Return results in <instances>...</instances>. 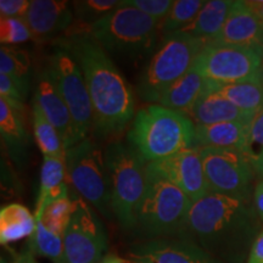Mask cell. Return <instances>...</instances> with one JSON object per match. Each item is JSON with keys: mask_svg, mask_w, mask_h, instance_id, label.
Wrapping results in <instances>:
<instances>
[{"mask_svg": "<svg viewBox=\"0 0 263 263\" xmlns=\"http://www.w3.org/2000/svg\"><path fill=\"white\" fill-rule=\"evenodd\" d=\"M49 70L70 110L74 128L76 144L87 139L94 126V110L84 76L77 61L60 47L49 58Z\"/></svg>", "mask_w": 263, "mask_h": 263, "instance_id": "cell-10", "label": "cell"}, {"mask_svg": "<svg viewBox=\"0 0 263 263\" xmlns=\"http://www.w3.org/2000/svg\"><path fill=\"white\" fill-rule=\"evenodd\" d=\"M159 22L127 2L91 25L88 33L107 52L137 58L154 48Z\"/></svg>", "mask_w": 263, "mask_h": 263, "instance_id": "cell-7", "label": "cell"}, {"mask_svg": "<svg viewBox=\"0 0 263 263\" xmlns=\"http://www.w3.org/2000/svg\"><path fill=\"white\" fill-rule=\"evenodd\" d=\"M262 65V47L207 44L196 57L193 68L206 81L229 84L251 77Z\"/></svg>", "mask_w": 263, "mask_h": 263, "instance_id": "cell-11", "label": "cell"}, {"mask_svg": "<svg viewBox=\"0 0 263 263\" xmlns=\"http://www.w3.org/2000/svg\"><path fill=\"white\" fill-rule=\"evenodd\" d=\"M161 173L195 202L210 193L199 147L194 146L167 159L151 162Z\"/></svg>", "mask_w": 263, "mask_h": 263, "instance_id": "cell-14", "label": "cell"}, {"mask_svg": "<svg viewBox=\"0 0 263 263\" xmlns=\"http://www.w3.org/2000/svg\"><path fill=\"white\" fill-rule=\"evenodd\" d=\"M205 83V78L192 67V70L164 90L159 105L188 116L197 99L202 94Z\"/></svg>", "mask_w": 263, "mask_h": 263, "instance_id": "cell-23", "label": "cell"}, {"mask_svg": "<svg viewBox=\"0 0 263 263\" xmlns=\"http://www.w3.org/2000/svg\"><path fill=\"white\" fill-rule=\"evenodd\" d=\"M29 84L0 73V98L5 99L10 105L25 112V100L28 93Z\"/></svg>", "mask_w": 263, "mask_h": 263, "instance_id": "cell-34", "label": "cell"}, {"mask_svg": "<svg viewBox=\"0 0 263 263\" xmlns=\"http://www.w3.org/2000/svg\"><path fill=\"white\" fill-rule=\"evenodd\" d=\"M0 263H10V262L4 257V256H2V261H0Z\"/></svg>", "mask_w": 263, "mask_h": 263, "instance_id": "cell-41", "label": "cell"}, {"mask_svg": "<svg viewBox=\"0 0 263 263\" xmlns=\"http://www.w3.org/2000/svg\"><path fill=\"white\" fill-rule=\"evenodd\" d=\"M31 2L27 0H2L0 2V15L2 17L25 18L27 15Z\"/></svg>", "mask_w": 263, "mask_h": 263, "instance_id": "cell-36", "label": "cell"}, {"mask_svg": "<svg viewBox=\"0 0 263 263\" xmlns=\"http://www.w3.org/2000/svg\"><path fill=\"white\" fill-rule=\"evenodd\" d=\"M245 4L263 26V0H250L245 2Z\"/></svg>", "mask_w": 263, "mask_h": 263, "instance_id": "cell-39", "label": "cell"}, {"mask_svg": "<svg viewBox=\"0 0 263 263\" xmlns=\"http://www.w3.org/2000/svg\"><path fill=\"white\" fill-rule=\"evenodd\" d=\"M254 200L209 193L192 203L179 238L223 263H242L263 227Z\"/></svg>", "mask_w": 263, "mask_h": 263, "instance_id": "cell-1", "label": "cell"}, {"mask_svg": "<svg viewBox=\"0 0 263 263\" xmlns=\"http://www.w3.org/2000/svg\"><path fill=\"white\" fill-rule=\"evenodd\" d=\"M213 90L235 106L250 114H256L263 106V65L254 76L229 84L207 81Z\"/></svg>", "mask_w": 263, "mask_h": 263, "instance_id": "cell-22", "label": "cell"}, {"mask_svg": "<svg viewBox=\"0 0 263 263\" xmlns=\"http://www.w3.org/2000/svg\"><path fill=\"white\" fill-rule=\"evenodd\" d=\"M251 122H224L195 126L196 147H219L244 153Z\"/></svg>", "mask_w": 263, "mask_h": 263, "instance_id": "cell-21", "label": "cell"}, {"mask_svg": "<svg viewBox=\"0 0 263 263\" xmlns=\"http://www.w3.org/2000/svg\"><path fill=\"white\" fill-rule=\"evenodd\" d=\"M210 193L254 200L256 172L242 151L199 147Z\"/></svg>", "mask_w": 263, "mask_h": 263, "instance_id": "cell-9", "label": "cell"}, {"mask_svg": "<svg viewBox=\"0 0 263 263\" xmlns=\"http://www.w3.org/2000/svg\"><path fill=\"white\" fill-rule=\"evenodd\" d=\"M210 44L263 48V26L245 2H234L222 31Z\"/></svg>", "mask_w": 263, "mask_h": 263, "instance_id": "cell-17", "label": "cell"}, {"mask_svg": "<svg viewBox=\"0 0 263 263\" xmlns=\"http://www.w3.org/2000/svg\"><path fill=\"white\" fill-rule=\"evenodd\" d=\"M244 154L254 167L256 176L263 179V106L255 114L250 124Z\"/></svg>", "mask_w": 263, "mask_h": 263, "instance_id": "cell-31", "label": "cell"}, {"mask_svg": "<svg viewBox=\"0 0 263 263\" xmlns=\"http://www.w3.org/2000/svg\"><path fill=\"white\" fill-rule=\"evenodd\" d=\"M67 170L66 160L59 157L43 156L39 179V192L35 203V219L41 218L44 210L52 202L68 197V185L66 182Z\"/></svg>", "mask_w": 263, "mask_h": 263, "instance_id": "cell-19", "label": "cell"}, {"mask_svg": "<svg viewBox=\"0 0 263 263\" xmlns=\"http://www.w3.org/2000/svg\"><path fill=\"white\" fill-rule=\"evenodd\" d=\"M206 2L202 0H176L168 15L162 20L161 31L163 35L182 32L195 20Z\"/></svg>", "mask_w": 263, "mask_h": 263, "instance_id": "cell-28", "label": "cell"}, {"mask_svg": "<svg viewBox=\"0 0 263 263\" xmlns=\"http://www.w3.org/2000/svg\"><path fill=\"white\" fill-rule=\"evenodd\" d=\"M11 263H39L37 258L34 257V254L31 251V250L27 249L25 251L20 252V254L14 255V258H12Z\"/></svg>", "mask_w": 263, "mask_h": 263, "instance_id": "cell-40", "label": "cell"}, {"mask_svg": "<svg viewBox=\"0 0 263 263\" xmlns=\"http://www.w3.org/2000/svg\"><path fill=\"white\" fill-rule=\"evenodd\" d=\"M128 5L134 6L149 17L161 21L168 15L173 2L171 0H126Z\"/></svg>", "mask_w": 263, "mask_h": 263, "instance_id": "cell-35", "label": "cell"}, {"mask_svg": "<svg viewBox=\"0 0 263 263\" xmlns=\"http://www.w3.org/2000/svg\"><path fill=\"white\" fill-rule=\"evenodd\" d=\"M248 263H263V228L250 250Z\"/></svg>", "mask_w": 263, "mask_h": 263, "instance_id": "cell-37", "label": "cell"}, {"mask_svg": "<svg viewBox=\"0 0 263 263\" xmlns=\"http://www.w3.org/2000/svg\"><path fill=\"white\" fill-rule=\"evenodd\" d=\"M232 0H210L206 2L195 20L182 32L210 44L222 31L233 6Z\"/></svg>", "mask_w": 263, "mask_h": 263, "instance_id": "cell-24", "label": "cell"}, {"mask_svg": "<svg viewBox=\"0 0 263 263\" xmlns=\"http://www.w3.org/2000/svg\"><path fill=\"white\" fill-rule=\"evenodd\" d=\"M127 141L145 162H155L195 146V123L159 104L146 105L132 121Z\"/></svg>", "mask_w": 263, "mask_h": 263, "instance_id": "cell-3", "label": "cell"}, {"mask_svg": "<svg viewBox=\"0 0 263 263\" xmlns=\"http://www.w3.org/2000/svg\"><path fill=\"white\" fill-rule=\"evenodd\" d=\"M67 177L84 201L110 217L111 190L105 153L89 138L66 150Z\"/></svg>", "mask_w": 263, "mask_h": 263, "instance_id": "cell-8", "label": "cell"}, {"mask_svg": "<svg viewBox=\"0 0 263 263\" xmlns=\"http://www.w3.org/2000/svg\"><path fill=\"white\" fill-rule=\"evenodd\" d=\"M111 190V211L118 224L136 230L137 211L145 190V160L128 144L114 141L105 149Z\"/></svg>", "mask_w": 263, "mask_h": 263, "instance_id": "cell-5", "label": "cell"}, {"mask_svg": "<svg viewBox=\"0 0 263 263\" xmlns=\"http://www.w3.org/2000/svg\"><path fill=\"white\" fill-rule=\"evenodd\" d=\"M25 20L33 39L43 41L70 31L74 20L73 6L62 0H33Z\"/></svg>", "mask_w": 263, "mask_h": 263, "instance_id": "cell-16", "label": "cell"}, {"mask_svg": "<svg viewBox=\"0 0 263 263\" xmlns=\"http://www.w3.org/2000/svg\"><path fill=\"white\" fill-rule=\"evenodd\" d=\"M192 200L149 162L145 170V190L137 211L136 230L147 240L179 238Z\"/></svg>", "mask_w": 263, "mask_h": 263, "instance_id": "cell-4", "label": "cell"}, {"mask_svg": "<svg viewBox=\"0 0 263 263\" xmlns=\"http://www.w3.org/2000/svg\"><path fill=\"white\" fill-rule=\"evenodd\" d=\"M35 228V217L21 203H9L0 210V242H11L31 236Z\"/></svg>", "mask_w": 263, "mask_h": 263, "instance_id": "cell-25", "label": "cell"}, {"mask_svg": "<svg viewBox=\"0 0 263 263\" xmlns=\"http://www.w3.org/2000/svg\"><path fill=\"white\" fill-rule=\"evenodd\" d=\"M65 263H98L106 256L108 239L98 213L82 197L64 233Z\"/></svg>", "mask_w": 263, "mask_h": 263, "instance_id": "cell-12", "label": "cell"}, {"mask_svg": "<svg viewBox=\"0 0 263 263\" xmlns=\"http://www.w3.org/2000/svg\"><path fill=\"white\" fill-rule=\"evenodd\" d=\"M74 210V200H71L70 197H65V199L58 200V201L52 202L44 210L41 218L43 224L50 229L51 232L58 233L64 236V233L67 228L68 222L73 213Z\"/></svg>", "mask_w": 263, "mask_h": 263, "instance_id": "cell-32", "label": "cell"}, {"mask_svg": "<svg viewBox=\"0 0 263 263\" xmlns=\"http://www.w3.org/2000/svg\"><path fill=\"white\" fill-rule=\"evenodd\" d=\"M33 99L41 106L49 122L57 128L65 149L68 150L74 146L73 121L49 68H45L39 73Z\"/></svg>", "mask_w": 263, "mask_h": 263, "instance_id": "cell-15", "label": "cell"}, {"mask_svg": "<svg viewBox=\"0 0 263 263\" xmlns=\"http://www.w3.org/2000/svg\"><path fill=\"white\" fill-rule=\"evenodd\" d=\"M77 61L94 110V128L101 137L120 136L136 116L132 88L107 51L89 33L67 34L58 41Z\"/></svg>", "mask_w": 263, "mask_h": 263, "instance_id": "cell-2", "label": "cell"}, {"mask_svg": "<svg viewBox=\"0 0 263 263\" xmlns=\"http://www.w3.org/2000/svg\"><path fill=\"white\" fill-rule=\"evenodd\" d=\"M0 73H5L29 84L31 58L22 49L2 45L0 48Z\"/></svg>", "mask_w": 263, "mask_h": 263, "instance_id": "cell-29", "label": "cell"}, {"mask_svg": "<svg viewBox=\"0 0 263 263\" xmlns=\"http://www.w3.org/2000/svg\"><path fill=\"white\" fill-rule=\"evenodd\" d=\"M22 111L0 98V136L6 150L16 163L26 160L31 146V138L25 127Z\"/></svg>", "mask_w": 263, "mask_h": 263, "instance_id": "cell-20", "label": "cell"}, {"mask_svg": "<svg viewBox=\"0 0 263 263\" xmlns=\"http://www.w3.org/2000/svg\"><path fill=\"white\" fill-rule=\"evenodd\" d=\"M203 47L205 43L185 32L164 35L138 81L140 98L147 103H159L164 90L192 70Z\"/></svg>", "mask_w": 263, "mask_h": 263, "instance_id": "cell-6", "label": "cell"}, {"mask_svg": "<svg viewBox=\"0 0 263 263\" xmlns=\"http://www.w3.org/2000/svg\"><path fill=\"white\" fill-rule=\"evenodd\" d=\"M133 263H223L184 238L146 240L129 249Z\"/></svg>", "mask_w": 263, "mask_h": 263, "instance_id": "cell-13", "label": "cell"}, {"mask_svg": "<svg viewBox=\"0 0 263 263\" xmlns=\"http://www.w3.org/2000/svg\"><path fill=\"white\" fill-rule=\"evenodd\" d=\"M29 39H33V35L25 18H0V42L3 45L14 47Z\"/></svg>", "mask_w": 263, "mask_h": 263, "instance_id": "cell-33", "label": "cell"}, {"mask_svg": "<svg viewBox=\"0 0 263 263\" xmlns=\"http://www.w3.org/2000/svg\"><path fill=\"white\" fill-rule=\"evenodd\" d=\"M255 114L246 112L213 90L207 81L202 94L188 115L195 126L224 122H251Z\"/></svg>", "mask_w": 263, "mask_h": 263, "instance_id": "cell-18", "label": "cell"}, {"mask_svg": "<svg viewBox=\"0 0 263 263\" xmlns=\"http://www.w3.org/2000/svg\"><path fill=\"white\" fill-rule=\"evenodd\" d=\"M123 2L118 0H82L73 3L74 17L81 25L89 29L91 25L97 24L101 18L120 8Z\"/></svg>", "mask_w": 263, "mask_h": 263, "instance_id": "cell-30", "label": "cell"}, {"mask_svg": "<svg viewBox=\"0 0 263 263\" xmlns=\"http://www.w3.org/2000/svg\"><path fill=\"white\" fill-rule=\"evenodd\" d=\"M28 249L34 255L49 258L52 263H65L64 236L51 232L35 219V228L28 240Z\"/></svg>", "mask_w": 263, "mask_h": 263, "instance_id": "cell-27", "label": "cell"}, {"mask_svg": "<svg viewBox=\"0 0 263 263\" xmlns=\"http://www.w3.org/2000/svg\"><path fill=\"white\" fill-rule=\"evenodd\" d=\"M254 205L256 211H257L259 218L263 223V179L255 185L254 190Z\"/></svg>", "mask_w": 263, "mask_h": 263, "instance_id": "cell-38", "label": "cell"}, {"mask_svg": "<svg viewBox=\"0 0 263 263\" xmlns=\"http://www.w3.org/2000/svg\"><path fill=\"white\" fill-rule=\"evenodd\" d=\"M32 122L34 130L35 143L42 151L43 156L59 157L66 160V149L62 139L52 124L45 117L37 101H32Z\"/></svg>", "mask_w": 263, "mask_h": 263, "instance_id": "cell-26", "label": "cell"}]
</instances>
